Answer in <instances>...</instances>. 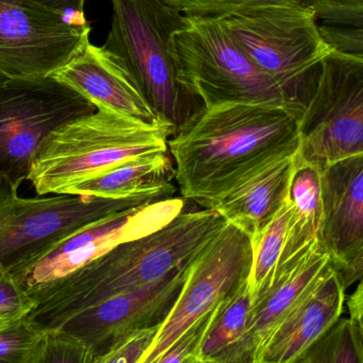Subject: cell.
I'll return each mask as SVG.
<instances>
[{"label":"cell","mask_w":363,"mask_h":363,"mask_svg":"<svg viewBox=\"0 0 363 363\" xmlns=\"http://www.w3.org/2000/svg\"><path fill=\"white\" fill-rule=\"evenodd\" d=\"M44 334L27 319L0 330V363H32Z\"/></svg>","instance_id":"cell-26"},{"label":"cell","mask_w":363,"mask_h":363,"mask_svg":"<svg viewBox=\"0 0 363 363\" xmlns=\"http://www.w3.org/2000/svg\"><path fill=\"white\" fill-rule=\"evenodd\" d=\"M34 303L9 271L0 270V330L27 319Z\"/></svg>","instance_id":"cell-28"},{"label":"cell","mask_w":363,"mask_h":363,"mask_svg":"<svg viewBox=\"0 0 363 363\" xmlns=\"http://www.w3.org/2000/svg\"><path fill=\"white\" fill-rule=\"evenodd\" d=\"M321 184L319 240L338 267L363 247V152L324 165Z\"/></svg>","instance_id":"cell-15"},{"label":"cell","mask_w":363,"mask_h":363,"mask_svg":"<svg viewBox=\"0 0 363 363\" xmlns=\"http://www.w3.org/2000/svg\"><path fill=\"white\" fill-rule=\"evenodd\" d=\"M184 15L221 17L269 6H311L313 0H162Z\"/></svg>","instance_id":"cell-25"},{"label":"cell","mask_w":363,"mask_h":363,"mask_svg":"<svg viewBox=\"0 0 363 363\" xmlns=\"http://www.w3.org/2000/svg\"><path fill=\"white\" fill-rule=\"evenodd\" d=\"M298 363H363V347L357 324L341 318Z\"/></svg>","instance_id":"cell-24"},{"label":"cell","mask_w":363,"mask_h":363,"mask_svg":"<svg viewBox=\"0 0 363 363\" xmlns=\"http://www.w3.org/2000/svg\"><path fill=\"white\" fill-rule=\"evenodd\" d=\"M358 326V330H359L360 338H362V347H363V322H356Z\"/></svg>","instance_id":"cell-33"},{"label":"cell","mask_w":363,"mask_h":363,"mask_svg":"<svg viewBox=\"0 0 363 363\" xmlns=\"http://www.w3.org/2000/svg\"><path fill=\"white\" fill-rule=\"evenodd\" d=\"M89 347L59 330H46L32 363H89Z\"/></svg>","instance_id":"cell-27"},{"label":"cell","mask_w":363,"mask_h":363,"mask_svg":"<svg viewBox=\"0 0 363 363\" xmlns=\"http://www.w3.org/2000/svg\"><path fill=\"white\" fill-rule=\"evenodd\" d=\"M29 1L79 21H86L84 17L85 0H29Z\"/></svg>","instance_id":"cell-31"},{"label":"cell","mask_w":363,"mask_h":363,"mask_svg":"<svg viewBox=\"0 0 363 363\" xmlns=\"http://www.w3.org/2000/svg\"><path fill=\"white\" fill-rule=\"evenodd\" d=\"M97 108L52 77L0 84V181L18 190L40 145L57 128Z\"/></svg>","instance_id":"cell-8"},{"label":"cell","mask_w":363,"mask_h":363,"mask_svg":"<svg viewBox=\"0 0 363 363\" xmlns=\"http://www.w3.org/2000/svg\"><path fill=\"white\" fill-rule=\"evenodd\" d=\"M321 169L296 153L289 189L292 215L277 268L300 257L320 242L323 215Z\"/></svg>","instance_id":"cell-19"},{"label":"cell","mask_w":363,"mask_h":363,"mask_svg":"<svg viewBox=\"0 0 363 363\" xmlns=\"http://www.w3.org/2000/svg\"><path fill=\"white\" fill-rule=\"evenodd\" d=\"M253 298L249 281L218 307L200 349L198 360L217 363H252L247 338Z\"/></svg>","instance_id":"cell-21"},{"label":"cell","mask_w":363,"mask_h":363,"mask_svg":"<svg viewBox=\"0 0 363 363\" xmlns=\"http://www.w3.org/2000/svg\"><path fill=\"white\" fill-rule=\"evenodd\" d=\"M194 363H217V362H200V360H196V362Z\"/></svg>","instance_id":"cell-35"},{"label":"cell","mask_w":363,"mask_h":363,"mask_svg":"<svg viewBox=\"0 0 363 363\" xmlns=\"http://www.w3.org/2000/svg\"><path fill=\"white\" fill-rule=\"evenodd\" d=\"M189 264L142 289L83 309L55 330L84 343L93 357L102 355L129 335L163 323L180 296Z\"/></svg>","instance_id":"cell-13"},{"label":"cell","mask_w":363,"mask_h":363,"mask_svg":"<svg viewBox=\"0 0 363 363\" xmlns=\"http://www.w3.org/2000/svg\"><path fill=\"white\" fill-rule=\"evenodd\" d=\"M51 77L72 87L97 110L112 111L149 123L164 121L157 116L133 77L102 46L89 43Z\"/></svg>","instance_id":"cell-16"},{"label":"cell","mask_w":363,"mask_h":363,"mask_svg":"<svg viewBox=\"0 0 363 363\" xmlns=\"http://www.w3.org/2000/svg\"><path fill=\"white\" fill-rule=\"evenodd\" d=\"M251 238L228 223L190 262L178 300L138 363L160 360L207 315L249 281Z\"/></svg>","instance_id":"cell-9"},{"label":"cell","mask_w":363,"mask_h":363,"mask_svg":"<svg viewBox=\"0 0 363 363\" xmlns=\"http://www.w3.org/2000/svg\"><path fill=\"white\" fill-rule=\"evenodd\" d=\"M335 269L347 291L354 285H357L363 279V247Z\"/></svg>","instance_id":"cell-30"},{"label":"cell","mask_w":363,"mask_h":363,"mask_svg":"<svg viewBox=\"0 0 363 363\" xmlns=\"http://www.w3.org/2000/svg\"><path fill=\"white\" fill-rule=\"evenodd\" d=\"M313 9L330 48L363 57V0H313Z\"/></svg>","instance_id":"cell-22"},{"label":"cell","mask_w":363,"mask_h":363,"mask_svg":"<svg viewBox=\"0 0 363 363\" xmlns=\"http://www.w3.org/2000/svg\"><path fill=\"white\" fill-rule=\"evenodd\" d=\"M177 133L167 121L140 119L97 110L64 123L34 155L28 181L38 196L67 194L72 188L123 162L168 152Z\"/></svg>","instance_id":"cell-3"},{"label":"cell","mask_w":363,"mask_h":363,"mask_svg":"<svg viewBox=\"0 0 363 363\" xmlns=\"http://www.w3.org/2000/svg\"><path fill=\"white\" fill-rule=\"evenodd\" d=\"M228 224L213 208L182 213L167 226L106 252L49 288L27 320L55 330L79 311L160 281L190 264Z\"/></svg>","instance_id":"cell-2"},{"label":"cell","mask_w":363,"mask_h":363,"mask_svg":"<svg viewBox=\"0 0 363 363\" xmlns=\"http://www.w3.org/2000/svg\"><path fill=\"white\" fill-rule=\"evenodd\" d=\"M184 86L205 108L222 104H273L301 108L233 40L218 17L184 15L174 35ZM305 111V110H304Z\"/></svg>","instance_id":"cell-7"},{"label":"cell","mask_w":363,"mask_h":363,"mask_svg":"<svg viewBox=\"0 0 363 363\" xmlns=\"http://www.w3.org/2000/svg\"><path fill=\"white\" fill-rule=\"evenodd\" d=\"M334 268L321 243L275 271L272 281L252 305L247 328V351L254 354L273 328L304 298L305 294Z\"/></svg>","instance_id":"cell-17"},{"label":"cell","mask_w":363,"mask_h":363,"mask_svg":"<svg viewBox=\"0 0 363 363\" xmlns=\"http://www.w3.org/2000/svg\"><path fill=\"white\" fill-rule=\"evenodd\" d=\"M176 186H165L125 199L82 194L21 198L0 181V270L12 272L45 250L85 226L148 203L174 198Z\"/></svg>","instance_id":"cell-6"},{"label":"cell","mask_w":363,"mask_h":363,"mask_svg":"<svg viewBox=\"0 0 363 363\" xmlns=\"http://www.w3.org/2000/svg\"><path fill=\"white\" fill-rule=\"evenodd\" d=\"M363 152V57L332 50L301 121V159L323 167Z\"/></svg>","instance_id":"cell-10"},{"label":"cell","mask_w":363,"mask_h":363,"mask_svg":"<svg viewBox=\"0 0 363 363\" xmlns=\"http://www.w3.org/2000/svg\"><path fill=\"white\" fill-rule=\"evenodd\" d=\"M184 206V199L172 198L121 211L62 239L10 273L35 307L49 288L117 245L165 228Z\"/></svg>","instance_id":"cell-11"},{"label":"cell","mask_w":363,"mask_h":363,"mask_svg":"<svg viewBox=\"0 0 363 363\" xmlns=\"http://www.w3.org/2000/svg\"><path fill=\"white\" fill-rule=\"evenodd\" d=\"M6 79L8 78H6V77L2 76V74H0V84H1L2 82H4V81H6Z\"/></svg>","instance_id":"cell-34"},{"label":"cell","mask_w":363,"mask_h":363,"mask_svg":"<svg viewBox=\"0 0 363 363\" xmlns=\"http://www.w3.org/2000/svg\"><path fill=\"white\" fill-rule=\"evenodd\" d=\"M112 19L102 48L133 77L160 118L176 131L203 104L180 80L174 35L184 14L162 0H111Z\"/></svg>","instance_id":"cell-4"},{"label":"cell","mask_w":363,"mask_h":363,"mask_svg":"<svg viewBox=\"0 0 363 363\" xmlns=\"http://www.w3.org/2000/svg\"><path fill=\"white\" fill-rule=\"evenodd\" d=\"M350 318L355 322H363V279L357 284L355 291L350 296Z\"/></svg>","instance_id":"cell-32"},{"label":"cell","mask_w":363,"mask_h":363,"mask_svg":"<svg viewBox=\"0 0 363 363\" xmlns=\"http://www.w3.org/2000/svg\"><path fill=\"white\" fill-rule=\"evenodd\" d=\"M347 290L336 269L328 271L273 328L252 363H298L341 319Z\"/></svg>","instance_id":"cell-14"},{"label":"cell","mask_w":363,"mask_h":363,"mask_svg":"<svg viewBox=\"0 0 363 363\" xmlns=\"http://www.w3.org/2000/svg\"><path fill=\"white\" fill-rule=\"evenodd\" d=\"M291 215L292 204L288 196L287 202L253 243V262L249 277L250 291L253 301L272 281L285 245Z\"/></svg>","instance_id":"cell-23"},{"label":"cell","mask_w":363,"mask_h":363,"mask_svg":"<svg viewBox=\"0 0 363 363\" xmlns=\"http://www.w3.org/2000/svg\"><path fill=\"white\" fill-rule=\"evenodd\" d=\"M218 18L289 101L305 110L315 93L322 60L332 50L320 31L313 4L269 6Z\"/></svg>","instance_id":"cell-5"},{"label":"cell","mask_w":363,"mask_h":363,"mask_svg":"<svg viewBox=\"0 0 363 363\" xmlns=\"http://www.w3.org/2000/svg\"><path fill=\"white\" fill-rule=\"evenodd\" d=\"M91 26L29 0H0V74L48 78L89 44Z\"/></svg>","instance_id":"cell-12"},{"label":"cell","mask_w":363,"mask_h":363,"mask_svg":"<svg viewBox=\"0 0 363 363\" xmlns=\"http://www.w3.org/2000/svg\"><path fill=\"white\" fill-rule=\"evenodd\" d=\"M296 153L258 170L213 208L228 223L245 233L252 245L287 202Z\"/></svg>","instance_id":"cell-18"},{"label":"cell","mask_w":363,"mask_h":363,"mask_svg":"<svg viewBox=\"0 0 363 363\" xmlns=\"http://www.w3.org/2000/svg\"><path fill=\"white\" fill-rule=\"evenodd\" d=\"M160 326H153L129 335L106 353L91 358L89 363H138L152 342Z\"/></svg>","instance_id":"cell-29"},{"label":"cell","mask_w":363,"mask_h":363,"mask_svg":"<svg viewBox=\"0 0 363 363\" xmlns=\"http://www.w3.org/2000/svg\"><path fill=\"white\" fill-rule=\"evenodd\" d=\"M176 180V169L168 152L149 153L123 162L74 186L67 194L125 199L165 187Z\"/></svg>","instance_id":"cell-20"},{"label":"cell","mask_w":363,"mask_h":363,"mask_svg":"<svg viewBox=\"0 0 363 363\" xmlns=\"http://www.w3.org/2000/svg\"><path fill=\"white\" fill-rule=\"evenodd\" d=\"M303 114L273 104L203 106L168 143L184 200L215 208L258 170L296 155Z\"/></svg>","instance_id":"cell-1"}]
</instances>
